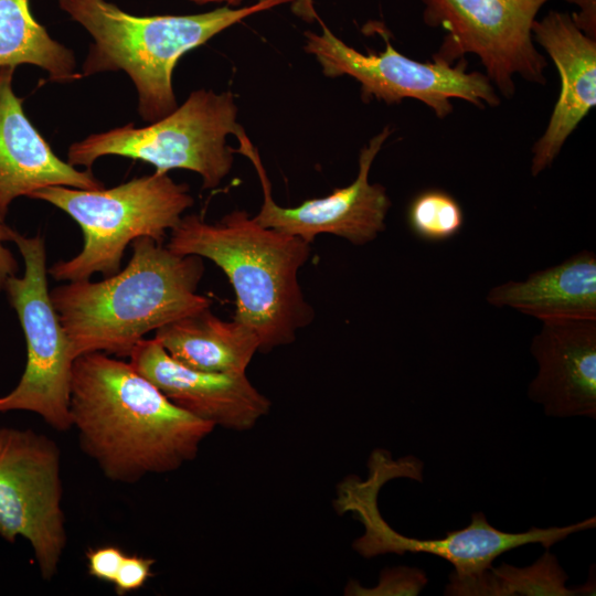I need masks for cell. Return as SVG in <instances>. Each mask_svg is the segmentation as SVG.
Listing matches in <instances>:
<instances>
[{
	"label": "cell",
	"mask_w": 596,
	"mask_h": 596,
	"mask_svg": "<svg viewBox=\"0 0 596 596\" xmlns=\"http://www.w3.org/2000/svg\"><path fill=\"white\" fill-rule=\"evenodd\" d=\"M366 480L356 476L347 478L339 488L337 505L340 512L352 511L364 524L365 532L353 547L364 557L385 553H427L439 556L454 565L451 573L458 577L476 576L492 566L501 554L530 543H540L549 550L568 535L595 528L596 518L566 526L540 529L532 526L522 533H509L493 528L482 512H475L468 526L448 531L443 539L418 540L393 530L380 514L377 494L381 487L393 479L386 466L372 462Z\"/></svg>",
	"instance_id": "9c48e42d"
},
{
	"label": "cell",
	"mask_w": 596,
	"mask_h": 596,
	"mask_svg": "<svg viewBox=\"0 0 596 596\" xmlns=\"http://www.w3.org/2000/svg\"><path fill=\"white\" fill-rule=\"evenodd\" d=\"M70 414L82 451L121 483L179 469L215 428L174 405L130 362L103 352L74 360Z\"/></svg>",
	"instance_id": "6da1fadb"
},
{
	"label": "cell",
	"mask_w": 596,
	"mask_h": 596,
	"mask_svg": "<svg viewBox=\"0 0 596 596\" xmlns=\"http://www.w3.org/2000/svg\"><path fill=\"white\" fill-rule=\"evenodd\" d=\"M131 246L129 263L116 274L50 290L75 359L93 352L128 358L150 331L210 308L198 294L202 257L179 255L150 237Z\"/></svg>",
	"instance_id": "7a4b0ae2"
},
{
	"label": "cell",
	"mask_w": 596,
	"mask_h": 596,
	"mask_svg": "<svg viewBox=\"0 0 596 596\" xmlns=\"http://www.w3.org/2000/svg\"><path fill=\"white\" fill-rule=\"evenodd\" d=\"M321 32H305V51L315 56L328 77L350 76L361 85L364 99L375 98L397 104L414 98L428 106L438 118L453 109V99H462L483 108L497 106L500 97L486 74L467 72L466 63L453 66L445 62H418L391 44L383 35L384 51L362 54L349 46L315 13Z\"/></svg>",
	"instance_id": "ba28073f"
},
{
	"label": "cell",
	"mask_w": 596,
	"mask_h": 596,
	"mask_svg": "<svg viewBox=\"0 0 596 596\" xmlns=\"http://www.w3.org/2000/svg\"><path fill=\"white\" fill-rule=\"evenodd\" d=\"M427 584L425 573L414 567H395L385 570L380 583L376 587L366 589L360 587L358 589L349 588L354 595H418Z\"/></svg>",
	"instance_id": "7402d4cb"
},
{
	"label": "cell",
	"mask_w": 596,
	"mask_h": 596,
	"mask_svg": "<svg viewBox=\"0 0 596 596\" xmlns=\"http://www.w3.org/2000/svg\"><path fill=\"white\" fill-rule=\"evenodd\" d=\"M531 342L529 397L547 416L596 417V319H547Z\"/></svg>",
	"instance_id": "5bb4252c"
},
{
	"label": "cell",
	"mask_w": 596,
	"mask_h": 596,
	"mask_svg": "<svg viewBox=\"0 0 596 596\" xmlns=\"http://www.w3.org/2000/svg\"><path fill=\"white\" fill-rule=\"evenodd\" d=\"M156 561L137 554H126L114 581L115 592L123 596L140 589L153 575Z\"/></svg>",
	"instance_id": "603a6c76"
},
{
	"label": "cell",
	"mask_w": 596,
	"mask_h": 596,
	"mask_svg": "<svg viewBox=\"0 0 596 596\" xmlns=\"http://www.w3.org/2000/svg\"><path fill=\"white\" fill-rule=\"evenodd\" d=\"M255 1H264V0H255Z\"/></svg>",
	"instance_id": "83f0119b"
},
{
	"label": "cell",
	"mask_w": 596,
	"mask_h": 596,
	"mask_svg": "<svg viewBox=\"0 0 596 596\" xmlns=\"http://www.w3.org/2000/svg\"><path fill=\"white\" fill-rule=\"evenodd\" d=\"M196 4H206V3H225L227 7L237 8L241 7L244 0H190Z\"/></svg>",
	"instance_id": "4316f807"
},
{
	"label": "cell",
	"mask_w": 596,
	"mask_h": 596,
	"mask_svg": "<svg viewBox=\"0 0 596 596\" xmlns=\"http://www.w3.org/2000/svg\"><path fill=\"white\" fill-rule=\"evenodd\" d=\"M295 0L223 6L184 15L139 17L107 0H57L60 8L93 38L83 76L124 71L138 95V113L153 123L178 107L172 75L178 61L242 20Z\"/></svg>",
	"instance_id": "277c9868"
},
{
	"label": "cell",
	"mask_w": 596,
	"mask_h": 596,
	"mask_svg": "<svg viewBox=\"0 0 596 596\" xmlns=\"http://www.w3.org/2000/svg\"><path fill=\"white\" fill-rule=\"evenodd\" d=\"M567 574L557 558L546 551L534 564L515 567L502 563L490 566L476 576L458 577L449 575L445 595L450 596H574L595 595V586L567 588Z\"/></svg>",
	"instance_id": "ffe728a7"
},
{
	"label": "cell",
	"mask_w": 596,
	"mask_h": 596,
	"mask_svg": "<svg viewBox=\"0 0 596 596\" xmlns=\"http://www.w3.org/2000/svg\"><path fill=\"white\" fill-rule=\"evenodd\" d=\"M237 113L231 92L198 89L148 126L128 124L72 143L67 162L91 169L100 157L120 156L152 164L158 172L193 171L201 175L204 189H213L232 169L234 151L227 136L243 129Z\"/></svg>",
	"instance_id": "8992f818"
},
{
	"label": "cell",
	"mask_w": 596,
	"mask_h": 596,
	"mask_svg": "<svg viewBox=\"0 0 596 596\" xmlns=\"http://www.w3.org/2000/svg\"><path fill=\"white\" fill-rule=\"evenodd\" d=\"M22 64L43 68L54 82L82 77L74 53L34 19L29 0H0V67Z\"/></svg>",
	"instance_id": "d6986e66"
},
{
	"label": "cell",
	"mask_w": 596,
	"mask_h": 596,
	"mask_svg": "<svg viewBox=\"0 0 596 596\" xmlns=\"http://www.w3.org/2000/svg\"><path fill=\"white\" fill-rule=\"evenodd\" d=\"M486 300L540 320L596 319V256L582 251L524 280L491 288Z\"/></svg>",
	"instance_id": "e0dca14e"
},
{
	"label": "cell",
	"mask_w": 596,
	"mask_h": 596,
	"mask_svg": "<svg viewBox=\"0 0 596 596\" xmlns=\"http://www.w3.org/2000/svg\"><path fill=\"white\" fill-rule=\"evenodd\" d=\"M29 198L62 210L82 230V251L47 269V275L58 281L87 280L97 273L105 277L116 274L132 241L150 237L162 243L194 202L188 185L158 171L110 189L50 185Z\"/></svg>",
	"instance_id": "5b68a950"
},
{
	"label": "cell",
	"mask_w": 596,
	"mask_h": 596,
	"mask_svg": "<svg viewBox=\"0 0 596 596\" xmlns=\"http://www.w3.org/2000/svg\"><path fill=\"white\" fill-rule=\"evenodd\" d=\"M153 339L177 362L203 372L245 373L259 351V340L248 327L224 321L210 308L160 327Z\"/></svg>",
	"instance_id": "ac0fdd59"
},
{
	"label": "cell",
	"mask_w": 596,
	"mask_h": 596,
	"mask_svg": "<svg viewBox=\"0 0 596 596\" xmlns=\"http://www.w3.org/2000/svg\"><path fill=\"white\" fill-rule=\"evenodd\" d=\"M167 247L205 257L224 272L236 295L233 320L257 336L259 351L291 343L311 322L313 310L298 280L311 249L302 238L262 226L245 210H233L214 224L196 214L182 216Z\"/></svg>",
	"instance_id": "3957f363"
},
{
	"label": "cell",
	"mask_w": 596,
	"mask_h": 596,
	"mask_svg": "<svg viewBox=\"0 0 596 596\" xmlns=\"http://www.w3.org/2000/svg\"><path fill=\"white\" fill-rule=\"evenodd\" d=\"M576 4L578 11L572 13L575 24L589 38L596 40V0H566Z\"/></svg>",
	"instance_id": "484cf974"
},
{
	"label": "cell",
	"mask_w": 596,
	"mask_h": 596,
	"mask_svg": "<svg viewBox=\"0 0 596 596\" xmlns=\"http://www.w3.org/2000/svg\"><path fill=\"white\" fill-rule=\"evenodd\" d=\"M61 451L32 429L0 428V536L25 539L40 575L51 581L67 544Z\"/></svg>",
	"instance_id": "8fae6325"
},
{
	"label": "cell",
	"mask_w": 596,
	"mask_h": 596,
	"mask_svg": "<svg viewBox=\"0 0 596 596\" xmlns=\"http://www.w3.org/2000/svg\"><path fill=\"white\" fill-rule=\"evenodd\" d=\"M407 224L413 234L423 241H447L461 231L464 212L451 194L429 189L419 192L411 201Z\"/></svg>",
	"instance_id": "44dd1931"
},
{
	"label": "cell",
	"mask_w": 596,
	"mask_h": 596,
	"mask_svg": "<svg viewBox=\"0 0 596 596\" xmlns=\"http://www.w3.org/2000/svg\"><path fill=\"white\" fill-rule=\"evenodd\" d=\"M130 364L174 405L189 414L233 430H247L268 414L272 403L245 373L190 369L156 339H141L128 355Z\"/></svg>",
	"instance_id": "4fadbf2b"
},
{
	"label": "cell",
	"mask_w": 596,
	"mask_h": 596,
	"mask_svg": "<svg viewBox=\"0 0 596 596\" xmlns=\"http://www.w3.org/2000/svg\"><path fill=\"white\" fill-rule=\"evenodd\" d=\"M125 552L115 545H103L86 552L87 571L94 578L114 584Z\"/></svg>",
	"instance_id": "cb8c5ba5"
},
{
	"label": "cell",
	"mask_w": 596,
	"mask_h": 596,
	"mask_svg": "<svg viewBox=\"0 0 596 596\" xmlns=\"http://www.w3.org/2000/svg\"><path fill=\"white\" fill-rule=\"evenodd\" d=\"M532 35L561 77L550 121L532 148L531 174L536 177L552 166L566 139L596 104V40L575 24L571 13L555 10L533 22Z\"/></svg>",
	"instance_id": "9a60e30c"
},
{
	"label": "cell",
	"mask_w": 596,
	"mask_h": 596,
	"mask_svg": "<svg viewBox=\"0 0 596 596\" xmlns=\"http://www.w3.org/2000/svg\"><path fill=\"white\" fill-rule=\"evenodd\" d=\"M391 135V128L370 139L359 156V171L349 185L333 190L329 195L304 201L292 207L278 205L272 195V185L262 160L244 129L235 137L238 148L255 167L263 190V204L254 216L262 226L298 236L311 244L320 234H333L353 245H364L385 230V219L392 205L386 189L371 183L369 174L373 161Z\"/></svg>",
	"instance_id": "7c38bea8"
},
{
	"label": "cell",
	"mask_w": 596,
	"mask_h": 596,
	"mask_svg": "<svg viewBox=\"0 0 596 596\" xmlns=\"http://www.w3.org/2000/svg\"><path fill=\"white\" fill-rule=\"evenodd\" d=\"M549 0H422L423 20L446 31L434 61L451 64L477 55L492 85L505 97L514 77L544 84L546 60L539 52L532 24Z\"/></svg>",
	"instance_id": "30bf717a"
},
{
	"label": "cell",
	"mask_w": 596,
	"mask_h": 596,
	"mask_svg": "<svg viewBox=\"0 0 596 596\" xmlns=\"http://www.w3.org/2000/svg\"><path fill=\"white\" fill-rule=\"evenodd\" d=\"M14 71L0 67V222L17 198L50 185L104 188L91 169L81 171L60 159L32 125L13 91Z\"/></svg>",
	"instance_id": "2e32d148"
},
{
	"label": "cell",
	"mask_w": 596,
	"mask_h": 596,
	"mask_svg": "<svg viewBox=\"0 0 596 596\" xmlns=\"http://www.w3.org/2000/svg\"><path fill=\"white\" fill-rule=\"evenodd\" d=\"M13 242L23 258L24 273L9 277L4 290L24 332L26 364L17 386L0 396V413L32 412L52 428L66 432L72 428L75 358L50 297L44 238L15 232Z\"/></svg>",
	"instance_id": "52a82bcc"
},
{
	"label": "cell",
	"mask_w": 596,
	"mask_h": 596,
	"mask_svg": "<svg viewBox=\"0 0 596 596\" xmlns=\"http://www.w3.org/2000/svg\"><path fill=\"white\" fill-rule=\"evenodd\" d=\"M15 232L4 222H0V290L4 289L8 278L17 275L19 268L15 257L4 245L7 242H13Z\"/></svg>",
	"instance_id": "d4e9b609"
}]
</instances>
